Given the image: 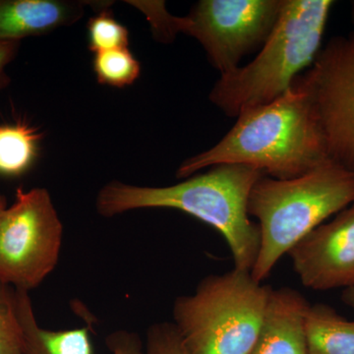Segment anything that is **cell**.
Returning <instances> with one entry per match:
<instances>
[{
	"instance_id": "2",
	"label": "cell",
	"mask_w": 354,
	"mask_h": 354,
	"mask_svg": "<svg viewBox=\"0 0 354 354\" xmlns=\"http://www.w3.org/2000/svg\"><path fill=\"white\" fill-rule=\"evenodd\" d=\"M265 174L244 165H220L165 187H144L113 181L97 198L106 218L137 209H174L215 227L227 241L235 269L251 272L259 254L258 223L250 220L248 200L254 184Z\"/></svg>"
},
{
	"instance_id": "13",
	"label": "cell",
	"mask_w": 354,
	"mask_h": 354,
	"mask_svg": "<svg viewBox=\"0 0 354 354\" xmlns=\"http://www.w3.org/2000/svg\"><path fill=\"white\" fill-rule=\"evenodd\" d=\"M307 354H354V320L328 305H309L305 316Z\"/></svg>"
},
{
	"instance_id": "6",
	"label": "cell",
	"mask_w": 354,
	"mask_h": 354,
	"mask_svg": "<svg viewBox=\"0 0 354 354\" xmlns=\"http://www.w3.org/2000/svg\"><path fill=\"white\" fill-rule=\"evenodd\" d=\"M64 225L44 188H18L0 212V283L30 291L57 267Z\"/></svg>"
},
{
	"instance_id": "1",
	"label": "cell",
	"mask_w": 354,
	"mask_h": 354,
	"mask_svg": "<svg viewBox=\"0 0 354 354\" xmlns=\"http://www.w3.org/2000/svg\"><path fill=\"white\" fill-rule=\"evenodd\" d=\"M329 160L308 95L295 78L286 94L247 109L216 145L186 160L176 172L188 178L200 169L244 165L279 180L297 178Z\"/></svg>"
},
{
	"instance_id": "5",
	"label": "cell",
	"mask_w": 354,
	"mask_h": 354,
	"mask_svg": "<svg viewBox=\"0 0 354 354\" xmlns=\"http://www.w3.org/2000/svg\"><path fill=\"white\" fill-rule=\"evenodd\" d=\"M271 288L234 269L203 279L174 305V325L192 354H249L259 334Z\"/></svg>"
},
{
	"instance_id": "12",
	"label": "cell",
	"mask_w": 354,
	"mask_h": 354,
	"mask_svg": "<svg viewBox=\"0 0 354 354\" xmlns=\"http://www.w3.org/2000/svg\"><path fill=\"white\" fill-rule=\"evenodd\" d=\"M85 2L62 0H0V41H18L72 24Z\"/></svg>"
},
{
	"instance_id": "15",
	"label": "cell",
	"mask_w": 354,
	"mask_h": 354,
	"mask_svg": "<svg viewBox=\"0 0 354 354\" xmlns=\"http://www.w3.org/2000/svg\"><path fill=\"white\" fill-rule=\"evenodd\" d=\"M93 67L100 84L116 88L132 85L141 72L140 62L127 48L95 53Z\"/></svg>"
},
{
	"instance_id": "4",
	"label": "cell",
	"mask_w": 354,
	"mask_h": 354,
	"mask_svg": "<svg viewBox=\"0 0 354 354\" xmlns=\"http://www.w3.org/2000/svg\"><path fill=\"white\" fill-rule=\"evenodd\" d=\"M354 203V172L327 160L297 178L261 177L248 200L249 216L259 221V254L251 270L260 283L283 254L324 221Z\"/></svg>"
},
{
	"instance_id": "10",
	"label": "cell",
	"mask_w": 354,
	"mask_h": 354,
	"mask_svg": "<svg viewBox=\"0 0 354 354\" xmlns=\"http://www.w3.org/2000/svg\"><path fill=\"white\" fill-rule=\"evenodd\" d=\"M16 310L24 337V354H94L88 328L48 330L39 327L29 291L15 290ZM113 354H146L138 335L118 330L106 337Z\"/></svg>"
},
{
	"instance_id": "3",
	"label": "cell",
	"mask_w": 354,
	"mask_h": 354,
	"mask_svg": "<svg viewBox=\"0 0 354 354\" xmlns=\"http://www.w3.org/2000/svg\"><path fill=\"white\" fill-rule=\"evenodd\" d=\"M333 0H283L278 22L250 64L221 75L209 100L228 118L288 92L322 48Z\"/></svg>"
},
{
	"instance_id": "8",
	"label": "cell",
	"mask_w": 354,
	"mask_h": 354,
	"mask_svg": "<svg viewBox=\"0 0 354 354\" xmlns=\"http://www.w3.org/2000/svg\"><path fill=\"white\" fill-rule=\"evenodd\" d=\"M297 79L308 95L328 158L354 172V31L330 39Z\"/></svg>"
},
{
	"instance_id": "19",
	"label": "cell",
	"mask_w": 354,
	"mask_h": 354,
	"mask_svg": "<svg viewBox=\"0 0 354 354\" xmlns=\"http://www.w3.org/2000/svg\"><path fill=\"white\" fill-rule=\"evenodd\" d=\"M18 50H19L18 41H0V88L8 84L6 68L7 65L15 58Z\"/></svg>"
},
{
	"instance_id": "7",
	"label": "cell",
	"mask_w": 354,
	"mask_h": 354,
	"mask_svg": "<svg viewBox=\"0 0 354 354\" xmlns=\"http://www.w3.org/2000/svg\"><path fill=\"white\" fill-rule=\"evenodd\" d=\"M283 6V0H201L186 17H172L171 32L196 39L223 75L262 48Z\"/></svg>"
},
{
	"instance_id": "18",
	"label": "cell",
	"mask_w": 354,
	"mask_h": 354,
	"mask_svg": "<svg viewBox=\"0 0 354 354\" xmlns=\"http://www.w3.org/2000/svg\"><path fill=\"white\" fill-rule=\"evenodd\" d=\"M146 354H192L184 346L174 323H158L147 332Z\"/></svg>"
},
{
	"instance_id": "16",
	"label": "cell",
	"mask_w": 354,
	"mask_h": 354,
	"mask_svg": "<svg viewBox=\"0 0 354 354\" xmlns=\"http://www.w3.org/2000/svg\"><path fill=\"white\" fill-rule=\"evenodd\" d=\"M129 32L125 26L113 17L111 11L102 9L88 23V46L93 53L127 48Z\"/></svg>"
},
{
	"instance_id": "11",
	"label": "cell",
	"mask_w": 354,
	"mask_h": 354,
	"mask_svg": "<svg viewBox=\"0 0 354 354\" xmlns=\"http://www.w3.org/2000/svg\"><path fill=\"white\" fill-rule=\"evenodd\" d=\"M308 301L292 288L270 291L259 334L249 354H307Z\"/></svg>"
},
{
	"instance_id": "14",
	"label": "cell",
	"mask_w": 354,
	"mask_h": 354,
	"mask_svg": "<svg viewBox=\"0 0 354 354\" xmlns=\"http://www.w3.org/2000/svg\"><path fill=\"white\" fill-rule=\"evenodd\" d=\"M41 136L35 128L17 122L0 125V176H22L39 155Z\"/></svg>"
},
{
	"instance_id": "20",
	"label": "cell",
	"mask_w": 354,
	"mask_h": 354,
	"mask_svg": "<svg viewBox=\"0 0 354 354\" xmlns=\"http://www.w3.org/2000/svg\"><path fill=\"white\" fill-rule=\"evenodd\" d=\"M342 299L344 304L348 305L354 311V286L342 291Z\"/></svg>"
},
{
	"instance_id": "21",
	"label": "cell",
	"mask_w": 354,
	"mask_h": 354,
	"mask_svg": "<svg viewBox=\"0 0 354 354\" xmlns=\"http://www.w3.org/2000/svg\"><path fill=\"white\" fill-rule=\"evenodd\" d=\"M6 208V199L3 195L0 194V212Z\"/></svg>"
},
{
	"instance_id": "22",
	"label": "cell",
	"mask_w": 354,
	"mask_h": 354,
	"mask_svg": "<svg viewBox=\"0 0 354 354\" xmlns=\"http://www.w3.org/2000/svg\"><path fill=\"white\" fill-rule=\"evenodd\" d=\"M351 18H353V22L354 23V1L351 2Z\"/></svg>"
},
{
	"instance_id": "9",
	"label": "cell",
	"mask_w": 354,
	"mask_h": 354,
	"mask_svg": "<svg viewBox=\"0 0 354 354\" xmlns=\"http://www.w3.org/2000/svg\"><path fill=\"white\" fill-rule=\"evenodd\" d=\"M306 288L330 290L354 286V203L288 251Z\"/></svg>"
},
{
	"instance_id": "17",
	"label": "cell",
	"mask_w": 354,
	"mask_h": 354,
	"mask_svg": "<svg viewBox=\"0 0 354 354\" xmlns=\"http://www.w3.org/2000/svg\"><path fill=\"white\" fill-rule=\"evenodd\" d=\"M0 354H24V337L16 310L15 288L1 283Z\"/></svg>"
}]
</instances>
